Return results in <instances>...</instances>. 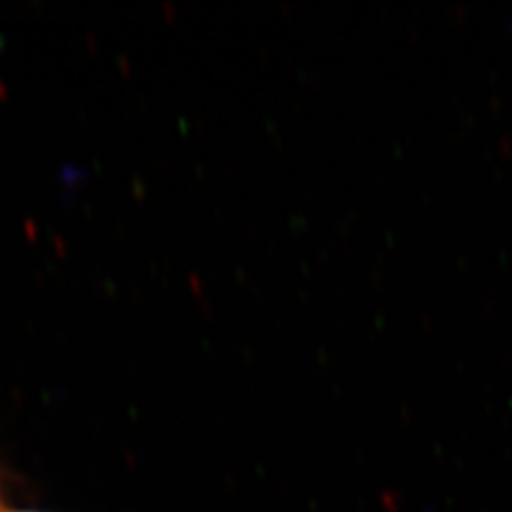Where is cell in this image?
I'll return each mask as SVG.
<instances>
[{"instance_id":"6da1fadb","label":"cell","mask_w":512,"mask_h":512,"mask_svg":"<svg viewBox=\"0 0 512 512\" xmlns=\"http://www.w3.org/2000/svg\"><path fill=\"white\" fill-rule=\"evenodd\" d=\"M9 512H35V510H9Z\"/></svg>"}]
</instances>
